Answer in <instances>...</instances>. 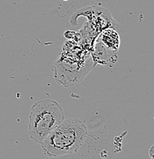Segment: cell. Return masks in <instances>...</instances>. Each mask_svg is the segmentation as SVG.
Listing matches in <instances>:
<instances>
[{
	"label": "cell",
	"instance_id": "obj_1",
	"mask_svg": "<svg viewBox=\"0 0 154 159\" xmlns=\"http://www.w3.org/2000/svg\"><path fill=\"white\" fill-rule=\"evenodd\" d=\"M88 135L87 125L77 119L63 120L41 143L44 155L50 158L70 155L77 152Z\"/></svg>",
	"mask_w": 154,
	"mask_h": 159
},
{
	"label": "cell",
	"instance_id": "obj_2",
	"mask_svg": "<svg viewBox=\"0 0 154 159\" xmlns=\"http://www.w3.org/2000/svg\"><path fill=\"white\" fill-rule=\"evenodd\" d=\"M64 119L62 107L50 99L35 102L29 113V134L35 142L40 144Z\"/></svg>",
	"mask_w": 154,
	"mask_h": 159
},
{
	"label": "cell",
	"instance_id": "obj_3",
	"mask_svg": "<svg viewBox=\"0 0 154 159\" xmlns=\"http://www.w3.org/2000/svg\"><path fill=\"white\" fill-rule=\"evenodd\" d=\"M101 41L110 50H118L120 39L117 33H116L114 30H106L101 34Z\"/></svg>",
	"mask_w": 154,
	"mask_h": 159
},
{
	"label": "cell",
	"instance_id": "obj_4",
	"mask_svg": "<svg viewBox=\"0 0 154 159\" xmlns=\"http://www.w3.org/2000/svg\"><path fill=\"white\" fill-rule=\"evenodd\" d=\"M153 145H152L151 147H150V150H149V154H150V157L151 158H153Z\"/></svg>",
	"mask_w": 154,
	"mask_h": 159
},
{
	"label": "cell",
	"instance_id": "obj_5",
	"mask_svg": "<svg viewBox=\"0 0 154 159\" xmlns=\"http://www.w3.org/2000/svg\"><path fill=\"white\" fill-rule=\"evenodd\" d=\"M63 1H67V0H63Z\"/></svg>",
	"mask_w": 154,
	"mask_h": 159
}]
</instances>
